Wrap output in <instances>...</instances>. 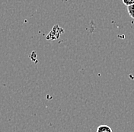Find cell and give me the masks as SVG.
Wrapping results in <instances>:
<instances>
[{
  "label": "cell",
  "mask_w": 134,
  "mask_h": 132,
  "mask_svg": "<svg viewBox=\"0 0 134 132\" xmlns=\"http://www.w3.org/2000/svg\"><path fill=\"white\" fill-rule=\"evenodd\" d=\"M127 11H128V13H129L130 16L134 18V4L127 6Z\"/></svg>",
  "instance_id": "2"
},
{
  "label": "cell",
  "mask_w": 134,
  "mask_h": 132,
  "mask_svg": "<svg viewBox=\"0 0 134 132\" xmlns=\"http://www.w3.org/2000/svg\"><path fill=\"white\" fill-rule=\"evenodd\" d=\"M96 132H113V131L108 125L101 124V125H99L98 127V128L96 130Z\"/></svg>",
  "instance_id": "1"
},
{
  "label": "cell",
  "mask_w": 134,
  "mask_h": 132,
  "mask_svg": "<svg viewBox=\"0 0 134 132\" xmlns=\"http://www.w3.org/2000/svg\"><path fill=\"white\" fill-rule=\"evenodd\" d=\"M122 1H123L124 4L126 5V6H127L134 4V0H122Z\"/></svg>",
  "instance_id": "3"
}]
</instances>
